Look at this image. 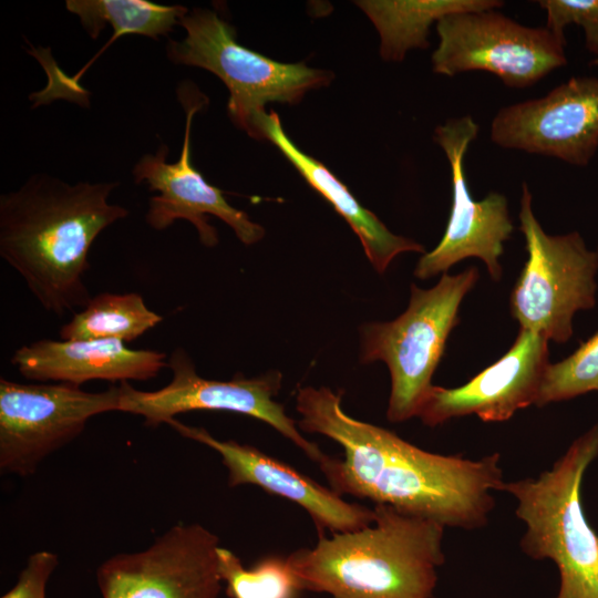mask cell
Wrapping results in <instances>:
<instances>
[{"instance_id": "obj_26", "label": "cell", "mask_w": 598, "mask_h": 598, "mask_svg": "<svg viewBox=\"0 0 598 598\" xmlns=\"http://www.w3.org/2000/svg\"><path fill=\"white\" fill-rule=\"evenodd\" d=\"M591 65H595V66H598V58L594 59L591 62H590Z\"/></svg>"}, {"instance_id": "obj_8", "label": "cell", "mask_w": 598, "mask_h": 598, "mask_svg": "<svg viewBox=\"0 0 598 598\" xmlns=\"http://www.w3.org/2000/svg\"><path fill=\"white\" fill-rule=\"evenodd\" d=\"M436 31L432 70L437 74L486 71L506 86L523 89L567 64L565 37L523 25L495 9L445 16Z\"/></svg>"}, {"instance_id": "obj_11", "label": "cell", "mask_w": 598, "mask_h": 598, "mask_svg": "<svg viewBox=\"0 0 598 598\" xmlns=\"http://www.w3.org/2000/svg\"><path fill=\"white\" fill-rule=\"evenodd\" d=\"M177 96L185 111L184 142L178 159L167 162L169 150L163 143L154 154L143 155L132 171L136 184L146 183L148 190L158 193L150 198L145 221L155 230H164L176 220L185 219L196 228L204 246L214 247L218 244V234L208 218L215 216L226 223L243 244H256L265 235L264 227L231 206L224 192L210 185L193 165V118L208 103L207 97L189 82L178 85Z\"/></svg>"}, {"instance_id": "obj_16", "label": "cell", "mask_w": 598, "mask_h": 598, "mask_svg": "<svg viewBox=\"0 0 598 598\" xmlns=\"http://www.w3.org/2000/svg\"><path fill=\"white\" fill-rule=\"evenodd\" d=\"M168 425L181 435L215 450L228 471L230 487L251 484L301 506L312 518L320 537L324 536V530L349 533L374 522L373 509L342 499L331 488L255 446L218 440L205 429L183 424L176 419Z\"/></svg>"}, {"instance_id": "obj_17", "label": "cell", "mask_w": 598, "mask_h": 598, "mask_svg": "<svg viewBox=\"0 0 598 598\" xmlns=\"http://www.w3.org/2000/svg\"><path fill=\"white\" fill-rule=\"evenodd\" d=\"M10 362L27 379L76 386L92 380L147 381L168 368L164 352L128 349L117 339H42L17 349Z\"/></svg>"}, {"instance_id": "obj_3", "label": "cell", "mask_w": 598, "mask_h": 598, "mask_svg": "<svg viewBox=\"0 0 598 598\" xmlns=\"http://www.w3.org/2000/svg\"><path fill=\"white\" fill-rule=\"evenodd\" d=\"M362 529L321 536L287 557L300 589L329 598H432L443 565L442 524L375 504Z\"/></svg>"}, {"instance_id": "obj_18", "label": "cell", "mask_w": 598, "mask_h": 598, "mask_svg": "<svg viewBox=\"0 0 598 598\" xmlns=\"http://www.w3.org/2000/svg\"><path fill=\"white\" fill-rule=\"evenodd\" d=\"M254 138L268 140L275 144L307 183L347 220L378 272L383 274L400 254L408 251L425 254L421 244L390 231L372 212L360 205L331 171L301 151L283 131L277 113L265 112L257 118Z\"/></svg>"}, {"instance_id": "obj_15", "label": "cell", "mask_w": 598, "mask_h": 598, "mask_svg": "<svg viewBox=\"0 0 598 598\" xmlns=\"http://www.w3.org/2000/svg\"><path fill=\"white\" fill-rule=\"evenodd\" d=\"M548 357L544 336L519 329L507 352L467 383L453 389L433 385L417 416L429 426L472 414L484 422L507 421L536 404Z\"/></svg>"}, {"instance_id": "obj_2", "label": "cell", "mask_w": 598, "mask_h": 598, "mask_svg": "<svg viewBox=\"0 0 598 598\" xmlns=\"http://www.w3.org/2000/svg\"><path fill=\"white\" fill-rule=\"evenodd\" d=\"M117 182L69 184L37 173L0 196V256L39 303L62 317L84 308L87 255L96 237L130 212L109 203Z\"/></svg>"}, {"instance_id": "obj_7", "label": "cell", "mask_w": 598, "mask_h": 598, "mask_svg": "<svg viewBox=\"0 0 598 598\" xmlns=\"http://www.w3.org/2000/svg\"><path fill=\"white\" fill-rule=\"evenodd\" d=\"M532 199L523 183L518 218L528 257L511 293V312L520 329L565 343L575 313L596 306L598 254L577 231L548 235Z\"/></svg>"}, {"instance_id": "obj_19", "label": "cell", "mask_w": 598, "mask_h": 598, "mask_svg": "<svg viewBox=\"0 0 598 598\" xmlns=\"http://www.w3.org/2000/svg\"><path fill=\"white\" fill-rule=\"evenodd\" d=\"M357 4L375 25L380 54L386 61H402L411 49H426L433 22L445 16L496 9L498 0H365Z\"/></svg>"}, {"instance_id": "obj_6", "label": "cell", "mask_w": 598, "mask_h": 598, "mask_svg": "<svg viewBox=\"0 0 598 598\" xmlns=\"http://www.w3.org/2000/svg\"><path fill=\"white\" fill-rule=\"evenodd\" d=\"M179 25L186 35L168 41V60L218 76L229 92L228 116L250 137L267 103H298L307 91L332 79L330 72L305 63H281L239 44L235 28L215 11L194 8Z\"/></svg>"}, {"instance_id": "obj_25", "label": "cell", "mask_w": 598, "mask_h": 598, "mask_svg": "<svg viewBox=\"0 0 598 598\" xmlns=\"http://www.w3.org/2000/svg\"><path fill=\"white\" fill-rule=\"evenodd\" d=\"M58 556L48 550L32 554L17 584L1 598H45L47 582L56 568Z\"/></svg>"}, {"instance_id": "obj_12", "label": "cell", "mask_w": 598, "mask_h": 598, "mask_svg": "<svg viewBox=\"0 0 598 598\" xmlns=\"http://www.w3.org/2000/svg\"><path fill=\"white\" fill-rule=\"evenodd\" d=\"M219 547L200 524H177L148 548L106 559L96 573L102 598H217Z\"/></svg>"}, {"instance_id": "obj_1", "label": "cell", "mask_w": 598, "mask_h": 598, "mask_svg": "<svg viewBox=\"0 0 598 598\" xmlns=\"http://www.w3.org/2000/svg\"><path fill=\"white\" fill-rule=\"evenodd\" d=\"M298 427L322 434L343 450L320 471L337 494L367 498L398 511L467 530L483 527L501 491V456L480 460L422 450L395 433L348 415L341 391L305 386L296 396Z\"/></svg>"}, {"instance_id": "obj_5", "label": "cell", "mask_w": 598, "mask_h": 598, "mask_svg": "<svg viewBox=\"0 0 598 598\" xmlns=\"http://www.w3.org/2000/svg\"><path fill=\"white\" fill-rule=\"evenodd\" d=\"M470 267L456 275L443 274L430 289L411 286L406 310L389 322L361 326L360 361H383L391 375L386 410L390 422L417 416L430 391L446 340L458 323V310L478 280Z\"/></svg>"}, {"instance_id": "obj_20", "label": "cell", "mask_w": 598, "mask_h": 598, "mask_svg": "<svg viewBox=\"0 0 598 598\" xmlns=\"http://www.w3.org/2000/svg\"><path fill=\"white\" fill-rule=\"evenodd\" d=\"M65 8L79 17L81 25L93 40L106 24L113 28V35L104 49L125 34L158 40L172 32L189 11L181 4L165 6L147 0H68Z\"/></svg>"}, {"instance_id": "obj_24", "label": "cell", "mask_w": 598, "mask_h": 598, "mask_svg": "<svg viewBox=\"0 0 598 598\" xmlns=\"http://www.w3.org/2000/svg\"><path fill=\"white\" fill-rule=\"evenodd\" d=\"M546 11V28L558 37L575 23L585 31L586 48L598 58V0H540Z\"/></svg>"}, {"instance_id": "obj_22", "label": "cell", "mask_w": 598, "mask_h": 598, "mask_svg": "<svg viewBox=\"0 0 598 598\" xmlns=\"http://www.w3.org/2000/svg\"><path fill=\"white\" fill-rule=\"evenodd\" d=\"M219 573L231 598H297L299 582L287 558L266 556L249 568L229 549L218 548Z\"/></svg>"}, {"instance_id": "obj_14", "label": "cell", "mask_w": 598, "mask_h": 598, "mask_svg": "<svg viewBox=\"0 0 598 598\" xmlns=\"http://www.w3.org/2000/svg\"><path fill=\"white\" fill-rule=\"evenodd\" d=\"M491 140L503 148L586 166L598 148V78L571 76L542 97L501 109Z\"/></svg>"}, {"instance_id": "obj_10", "label": "cell", "mask_w": 598, "mask_h": 598, "mask_svg": "<svg viewBox=\"0 0 598 598\" xmlns=\"http://www.w3.org/2000/svg\"><path fill=\"white\" fill-rule=\"evenodd\" d=\"M121 389L86 392L68 383L0 379V470L27 476L84 430L94 415L118 411Z\"/></svg>"}, {"instance_id": "obj_21", "label": "cell", "mask_w": 598, "mask_h": 598, "mask_svg": "<svg viewBox=\"0 0 598 598\" xmlns=\"http://www.w3.org/2000/svg\"><path fill=\"white\" fill-rule=\"evenodd\" d=\"M162 316L137 292H103L91 297L81 311L60 329L62 340L117 339L133 341L157 326Z\"/></svg>"}, {"instance_id": "obj_13", "label": "cell", "mask_w": 598, "mask_h": 598, "mask_svg": "<svg viewBox=\"0 0 598 598\" xmlns=\"http://www.w3.org/2000/svg\"><path fill=\"white\" fill-rule=\"evenodd\" d=\"M478 124L472 116L450 118L434 131V141L444 151L452 176V205L444 235L436 247L419 259L414 276L427 279L470 257L480 258L494 281L502 277L499 257L514 225L507 198L497 192L476 200L464 172V156L477 137Z\"/></svg>"}, {"instance_id": "obj_4", "label": "cell", "mask_w": 598, "mask_h": 598, "mask_svg": "<svg viewBox=\"0 0 598 598\" xmlns=\"http://www.w3.org/2000/svg\"><path fill=\"white\" fill-rule=\"evenodd\" d=\"M598 458V423L577 437L550 470L537 477L504 483L525 522L522 550L550 559L560 575L555 598H598V534L588 524L580 489L585 472Z\"/></svg>"}, {"instance_id": "obj_23", "label": "cell", "mask_w": 598, "mask_h": 598, "mask_svg": "<svg viewBox=\"0 0 598 598\" xmlns=\"http://www.w3.org/2000/svg\"><path fill=\"white\" fill-rule=\"evenodd\" d=\"M598 391V331L567 358L549 363L536 406L560 402Z\"/></svg>"}, {"instance_id": "obj_9", "label": "cell", "mask_w": 598, "mask_h": 598, "mask_svg": "<svg viewBox=\"0 0 598 598\" xmlns=\"http://www.w3.org/2000/svg\"><path fill=\"white\" fill-rule=\"evenodd\" d=\"M168 368L172 380L156 391H141L128 382L120 383L118 411L140 415L146 425L168 424L179 413L196 410L226 411L258 419L298 446L318 465L327 458L319 446L301 435L297 423L275 401L281 373L269 371L255 378L236 375L228 381L205 379L183 348L175 349Z\"/></svg>"}, {"instance_id": "obj_27", "label": "cell", "mask_w": 598, "mask_h": 598, "mask_svg": "<svg viewBox=\"0 0 598 598\" xmlns=\"http://www.w3.org/2000/svg\"><path fill=\"white\" fill-rule=\"evenodd\" d=\"M597 254H598V249H597Z\"/></svg>"}]
</instances>
